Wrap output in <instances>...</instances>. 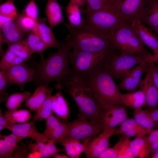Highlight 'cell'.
<instances>
[{
  "label": "cell",
  "mask_w": 158,
  "mask_h": 158,
  "mask_svg": "<svg viewBox=\"0 0 158 158\" xmlns=\"http://www.w3.org/2000/svg\"><path fill=\"white\" fill-rule=\"evenodd\" d=\"M59 42L57 51L50 53L45 60H41L37 65L33 82L38 86H48L50 82L56 81V89L61 90L72 74L69 57L71 46L66 40Z\"/></svg>",
  "instance_id": "cell-1"
},
{
  "label": "cell",
  "mask_w": 158,
  "mask_h": 158,
  "mask_svg": "<svg viewBox=\"0 0 158 158\" xmlns=\"http://www.w3.org/2000/svg\"><path fill=\"white\" fill-rule=\"evenodd\" d=\"M65 87L78 107V118L103 125L105 112L97 105L91 89L83 78L72 74Z\"/></svg>",
  "instance_id": "cell-2"
},
{
  "label": "cell",
  "mask_w": 158,
  "mask_h": 158,
  "mask_svg": "<svg viewBox=\"0 0 158 158\" xmlns=\"http://www.w3.org/2000/svg\"><path fill=\"white\" fill-rule=\"evenodd\" d=\"M114 78L104 66L83 78L91 89L97 105L104 112L113 106L121 105L122 93Z\"/></svg>",
  "instance_id": "cell-3"
},
{
  "label": "cell",
  "mask_w": 158,
  "mask_h": 158,
  "mask_svg": "<svg viewBox=\"0 0 158 158\" xmlns=\"http://www.w3.org/2000/svg\"><path fill=\"white\" fill-rule=\"evenodd\" d=\"M69 32L66 40L70 43L73 50L97 52L104 50L112 46L109 36L85 23L77 29L65 22Z\"/></svg>",
  "instance_id": "cell-4"
},
{
  "label": "cell",
  "mask_w": 158,
  "mask_h": 158,
  "mask_svg": "<svg viewBox=\"0 0 158 158\" xmlns=\"http://www.w3.org/2000/svg\"><path fill=\"white\" fill-rule=\"evenodd\" d=\"M118 52L112 45L104 50L89 52L73 50L69 53L72 74L84 78L104 66Z\"/></svg>",
  "instance_id": "cell-5"
},
{
  "label": "cell",
  "mask_w": 158,
  "mask_h": 158,
  "mask_svg": "<svg viewBox=\"0 0 158 158\" xmlns=\"http://www.w3.org/2000/svg\"><path fill=\"white\" fill-rule=\"evenodd\" d=\"M109 39L112 45L120 54L140 55L144 60L152 55L130 23L126 22L117 29Z\"/></svg>",
  "instance_id": "cell-6"
},
{
  "label": "cell",
  "mask_w": 158,
  "mask_h": 158,
  "mask_svg": "<svg viewBox=\"0 0 158 158\" xmlns=\"http://www.w3.org/2000/svg\"><path fill=\"white\" fill-rule=\"evenodd\" d=\"M85 23L110 36L118 28L128 22L114 0H108L100 9L84 16Z\"/></svg>",
  "instance_id": "cell-7"
},
{
  "label": "cell",
  "mask_w": 158,
  "mask_h": 158,
  "mask_svg": "<svg viewBox=\"0 0 158 158\" xmlns=\"http://www.w3.org/2000/svg\"><path fill=\"white\" fill-rule=\"evenodd\" d=\"M144 58L138 55L114 54L104 67L118 80H122L134 67L144 62Z\"/></svg>",
  "instance_id": "cell-8"
},
{
  "label": "cell",
  "mask_w": 158,
  "mask_h": 158,
  "mask_svg": "<svg viewBox=\"0 0 158 158\" xmlns=\"http://www.w3.org/2000/svg\"><path fill=\"white\" fill-rule=\"evenodd\" d=\"M65 140L71 138L82 140L99 134L103 129L102 124L79 118L71 122H66Z\"/></svg>",
  "instance_id": "cell-9"
},
{
  "label": "cell",
  "mask_w": 158,
  "mask_h": 158,
  "mask_svg": "<svg viewBox=\"0 0 158 158\" xmlns=\"http://www.w3.org/2000/svg\"><path fill=\"white\" fill-rule=\"evenodd\" d=\"M116 128H104L99 136L92 140L89 138L83 140L85 145L84 152L86 158H98L99 155L109 147V140L114 135Z\"/></svg>",
  "instance_id": "cell-10"
},
{
  "label": "cell",
  "mask_w": 158,
  "mask_h": 158,
  "mask_svg": "<svg viewBox=\"0 0 158 158\" xmlns=\"http://www.w3.org/2000/svg\"><path fill=\"white\" fill-rule=\"evenodd\" d=\"M3 70L9 83L18 85L22 90L26 84L33 81L36 73L35 68L29 67L24 62Z\"/></svg>",
  "instance_id": "cell-11"
},
{
  "label": "cell",
  "mask_w": 158,
  "mask_h": 158,
  "mask_svg": "<svg viewBox=\"0 0 158 158\" xmlns=\"http://www.w3.org/2000/svg\"><path fill=\"white\" fill-rule=\"evenodd\" d=\"M148 0H119L115 1L127 21L139 19Z\"/></svg>",
  "instance_id": "cell-12"
},
{
  "label": "cell",
  "mask_w": 158,
  "mask_h": 158,
  "mask_svg": "<svg viewBox=\"0 0 158 158\" xmlns=\"http://www.w3.org/2000/svg\"><path fill=\"white\" fill-rule=\"evenodd\" d=\"M45 120L46 127L44 133L49 139L62 145L66 132V122H62L53 112Z\"/></svg>",
  "instance_id": "cell-13"
},
{
  "label": "cell",
  "mask_w": 158,
  "mask_h": 158,
  "mask_svg": "<svg viewBox=\"0 0 158 158\" xmlns=\"http://www.w3.org/2000/svg\"><path fill=\"white\" fill-rule=\"evenodd\" d=\"M35 124L32 121L22 123H16L11 124L6 129L12 133L20 136L34 140L36 142H47L49 139L44 133L37 131Z\"/></svg>",
  "instance_id": "cell-14"
},
{
  "label": "cell",
  "mask_w": 158,
  "mask_h": 158,
  "mask_svg": "<svg viewBox=\"0 0 158 158\" xmlns=\"http://www.w3.org/2000/svg\"><path fill=\"white\" fill-rule=\"evenodd\" d=\"M147 70L146 62H144L133 68L126 76L121 80L118 87L122 90L128 92L136 91L142 80L143 74Z\"/></svg>",
  "instance_id": "cell-15"
},
{
  "label": "cell",
  "mask_w": 158,
  "mask_h": 158,
  "mask_svg": "<svg viewBox=\"0 0 158 158\" xmlns=\"http://www.w3.org/2000/svg\"><path fill=\"white\" fill-rule=\"evenodd\" d=\"M139 87L145 95V106L150 110L156 109L158 106V89L154 84L152 74L148 67L145 77Z\"/></svg>",
  "instance_id": "cell-16"
},
{
  "label": "cell",
  "mask_w": 158,
  "mask_h": 158,
  "mask_svg": "<svg viewBox=\"0 0 158 158\" xmlns=\"http://www.w3.org/2000/svg\"><path fill=\"white\" fill-rule=\"evenodd\" d=\"M131 23L143 44L152 50L153 54L158 53V37L152 30L139 19Z\"/></svg>",
  "instance_id": "cell-17"
},
{
  "label": "cell",
  "mask_w": 158,
  "mask_h": 158,
  "mask_svg": "<svg viewBox=\"0 0 158 158\" xmlns=\"http://www.w3.org/2000/svg\"><path fill=\"white\" fill-rule=\"evenodd\" d=\"M14 18L0 27V44L5 43L8 45L21 42L26 35L19 28Z\"/></svg>",
  "instance_id": "cell-18"
},
{
  "label": "cell",
  "mask_w": 158,
  "mask_h": 158,
  "mask_svg": "<svg viewBox=\"0 0 158 158\" xmlns=\"http://www.w3.org/2000/svg\"><path fill=\"white\" fill-rule=\"evenodd\" d=\"M122 105L113 106L105 111L103 120V128H116L128 118L126 108Z\"/></svg>",
  "instance_id": "cell-19"
},
{
  "label": "cell",
  "mask_w": 158,
  "mask_h": 158,
  "mask_svg": "<svg viewBox=\"0 0 158 158\" xmlns=\"http://www.w3.org/2000/svg\"><path fill=\"white\" fill-rule=\"evenodd\" d=\"M141 21L151 29L158 37V0H148Z\"/></svg>",
  "instance_id": "cell-20"
},
{
  "label": "cell",
  "mask_w": 158,
  "mask_h": 158,
  "mask_svg": "<svg viewBox=\"0 0 158 158\" xmlns=\"http://www.w3.org/2000/svg\"><path fill=\"white\" fill-rule=\"evenodd\" d=\"M56 143L54 140L49 139L46 143H33L30 142H28L26 145L30 153L33 154L37 152L40 158H48L63 151L64 150L56 147Z\"/></svg>",
  "instance_id": "cell-21"
},
{
  "label": "cell",
  "mask_w": 158,
  "mask_h": 158,
  "mask_svg": "<svg viewBox=\"0 0 158 158\" xmlns=\"http://www.w3.org/2000/svg\"><path fill=\"white\" fill-rule=\"evenodd\" d=\"M0 158H12L18 143L25 138L12 133L8 135L0 134Z\"/></svg>",
  "instance_id": "cell-22"
},
{
  "label": "cell",
  "mask_w": 158,
  "mask_h": 158,
  "mask_svg": "<svg viewBox=\"0 0 158 158\" xmlns=\"http://www.w3.org/2000/svg\"><path fill=\"white\" fill-rule=\"evenodd\" d=\"M46 19L38 18L37 26L38 34L47 47H54L58 49L60 43L58 42L52 32V30L46 24Z\"/></svg>",
  "instance_id": "cell-23"
},
{
  "label": "cell",
  "mask_w": 158,
  "mask_h": 158,
  "mask_svg": "<svg viewBox=\"0 0 158 158\" xmlns=\"http://www.w3.org/2000/svg\"><path fill=\"white\" fill-rule=\"evenodd\" d=\"M45 13L49 27L52 30L55 26L65 22L57 0H47Z\"/></svg>",
  "instance_id": "cell-24"
},
{
  "label": "cell",
  "mask_w": 158,
  "mask_h": 158,
  "mask_svg": "<svg viewBox=\"0 0 158 158\" xmlns=\"http://www.w3.org/2000/svg\"><path fill=\"white\" fill-rule=\"evenodd\" d=\"M37 26L27 35L23 41L28 47L32 54L36 52L38 53L40 56L41 60L43 61L44 60V51L48 48L40 38L37 32Z\"/></svg>",
  "instance_id": "cell-25"
},
{
  "label": "cell",
  "mask_w": 158,
  "mask_h": 158,
  "mask_svg": "<svg viewBox=\"0 0 158 158\" xmlns=\"http://www.w3.org/2000/svg\"><path fill=\"white\" fill-rule=\"evenodd\" d=\"M80 7L75 0H70L66 8V13L69 25L73 28H79L85 24L81 15Z\"/></svg>",
  "instance_id": "cell-26"
},
{
  "label": "cell",
  "mask_w": 158,
  "mask_h": 158,
  "mask_svg": "<svg viewBox=\"0 0 158 158\" xmlns=\"http://www.w3.org/2000/svg\"><path fill=\"white\" fill-rule=\"evenodd\" d=\"M131 151L135 158H148L150 156L148 137L146 135L135 138L131 141Z\"/></svg>",
  "instance_id": "cell-27"
},
{
  "label": "cell",
  "mask_w": 158,
  "mask_h": 158,
  "mask_svg": "<svg viewBox=\"0 0 158 158\" xmlns=\"http://www.w3.org/2000/svg\"><path fill=\"white\" fill-rule=\"evenodd\" d=\"M52 111L59 118L67 121L70 116L69 104L62 92L59 91L52 99Z\"/></svg>",
  "instance_id": "cell-28"
},
{
  "label": "cell",
  "mask_w": 158,
  "mask_h": 158,
  "mask_svg": "<svg viewBox=\"0 0 158 158\" xmlns=\"http://www.w3.org/2000/svg\"><path fill=\"white\" fill-rule=\"evenodd\" d=\"M121 105L130 107L133 109L141 108L145 106V96L144 92L139 89L137 91L122 94Z\"/></svg>",
  "instance_id": "cell-29"
},
{
  "label": "cell",
  "mask_w": 158,
  "mask_h": 158,
  "mask_svg": "<svg viewBox=\"0 0 158 158\" xmlns=\"http://www.w3.org/2000/svg\"><path fill=\"white\" fill-rule=\"evenodd\" d=\"M48 87L43 85L38 86L33 94L26 99L25 106L31 110L36 111L46 98Z\"/></svg>",
  "instance_id": "cell-30"
},
{
  "label": "cell",
  "mask_w": 158,
  "mask_h": 158,
  "mask_svg": "<svg viewBox=\"0 0 158 158\" xmlns=\"http://www.w3.org/2000/svg\"><path fill=\"white\" fill-rule=\"evenodd\" d=\"M53 89L51 87L49 88L46 98L43 104L33 116L32 121L35 123L37 121H41L43 119H46L52 113V93Z\"/></svg>",
  "instance_id": "cell-31"
},
{
  "label": "cell",
  "mask_w": 158,
  "mask_h": 158,
  "mask_svg": "<svg viewBox=\"0 0 158 158\" xmlns=\"http://www.w3.org/2000/svg\"><path fill=\"white\" fill-rule=\"evenodd\" d=\"M133 110V118L139 125L150 132L158 127L150 115L148 110H145L141 108Z\"/></svg>",
  "instance_id": "cell-32"
},
{
  "label": "cell",
  "mask_w": 158,
  "mask_h": 158,
  "mask_svg": "<svg viewBox=\"0 0 158 158\" xmlns=\"http://www.w3.org/2000/svg\"><path fill=\"white\" fill-rule=\"evenodd\" d=\"M131 141L129 137L122 135L114 146L118 153V158H134L130 148Z\"/></svg>",
  "instance_id": "cell-33"
},
{
  "label": "cell",
  "mask_w": 158,
  "mask_h": 158,
  "mask_svg": "<svg viewBox=\"0 0 158 158\" xmlns=\"http://www.w3.org/2000/svg\"><path fill=\"white\" fill-rule=\"evenodd\" d=\"M4 115L11 125L25 123L31 117L30 112L26 109L16 110L13 111H8L5 112Z\"/></svg>",
  "instance_id": "cell-34"
},
{
  "label": "cell",
  "mask_w": 158,
  "mask_h": 158,
  "mask_svg": "<svg viewBox=\"0 0 158 158\" xmlns=\"http://www.w3.org/2000/svg\"><path fill=\"white\" fill-rule=\"evenodd\" d=\"M14 19L20 29L26 35L30 32L37 26V21L22 12L18 14Z\"/></svg>",
  "instance_id": "cell-35"
},
{
  "label": "cell",
  "mask_w": 158,
  "mask_h": 158,
  "mask_svg": "<svg viewBox=\"0 0 158 158\" xmlns=\"http://www.w3.org/2000/svg\"><path fill=\"white\" fill-rule=\"evenodd\" d=\"M31 96V93L28 91L12 94L8 97L5 106L8 111L16 110L23 102Z\"/></svg>",
  "instance_id": "cell-36"
},
{
  "label": "cell",
  "mask_w": 158,
  "mask_h": 158,
  "mask_svg": "<svg viewBox=\"0 0 158 158\" xmlns=\"http://www.w3.org/2000/svg\"><path fill=\"white\" fill-rule=\"evenodd\" d=\"M25 61L12 51L7 49L0 62V68L4 70L21 64Z\"/></svg>",
  "instance_id": "cell-37"
},
{
  "label": "cell",
  "mask_w": 158,
  "mask_h": 158,
  "mask_svg": "<svg viewBox=\"0 0 158 158\" xmlns=\"http://www.w3.org/2000/svg\"><path fill=\"white\" fill-rule=\"evenodd\" d=\"M8 49L25 60L29 59L32 54L23 40L20 42L8 44Z\"/></svg>",
  "instance_id": "cell-38"
},
{
  "label": "cell",
  "mask_w": 158,
  "mask_h": 158,
  "mask_svg": "<svg viewBox=\"0 0 158 158\" xmlns=\"http://www.w3.org/2000/svg\"><path fill=\"white\" fill-rule=\"evenodd\" d=\"M120 125V127L116 129L114 135H123L127 132L130 130L135 129H146L139 125L134 118H128L121 123Z\"/></svg>",
  "instance_id": "cell-39"
},
{
  "label": "cell",
  "mask_w": 158,
  "mask_h": 158,
  "mask_svg": "<svg viewBox=\"0 0 158 158\" xmlns=\"http://www.w3.org/2000/svg\"><path fill=\"white\" fill-rule=\"evenodd\" d=\"M14 0H6L0 5V14L14 18L17 15Z\"/></svg>",
  "instance_id": "cell-40"
},
{
  "label": "cell",
  "mask_w": 158,
  "mask_h": 158,
  "mask_svg": "<svg viewBox=\"0 0 158 158\" xmlns=\"http://www.w3.org/2000/svg\"><path fill=\"white\" fill-rule=\"evenodd\" d=\"M108 0H86V8L84 13V16L91 14L101 9Z\"/></svg>",
  "instance_id": "cell-41"
},
{
  "label": "cell",
  "mask_w": 158,
  "mask_h": 158,
  "mask_svg": "<svg viewBox=\"0 0 158 158\" xmlns=\"http://www.w3.org/2000/svg\"><path fill=\"white\" fill-rule=\"evenodd\" d=\"M11 84L8 82L3 70L0 71V102L7 100L8 98V94L6 91Z\"/></svg>",
  "instance_id": "cell-42"
},
{
  "label": "cell",
  "mask_w": 158,
  "mask_h": 158,
  "mask_svg": "<svg viewBox=\"0 0 158 158\" xmlns=\"http://www.w3.org/2000/svg\"><path fill=\"white\" fill-rule=\"evenodd\" d=\"M22 12L28 17L37 21L38 8L35 0H30Z\"/></svg>",
  "instance_id": "cell-43"
},
{
  "label": "cell",
  "mask_w": 158,
  "mask_h": 158,
  "mask_svg": "<svg viewBox=\"0 0 158 158\" xmlns=\"http://www.w3.org/2000/svg\"><path fill=\"white\" fill-rule=\"evenodd\" d=\"M148 137L150 155H152L158 150V129L152 131Z\"/></svg>",
  "instance_id": "cell-44"
},
{
  "label": "cell",
  "mask_w": 158,
  "mask_h": 158,
  "mask_svg": "<svg viewBox=\"0 0 158 158\" xmlns=\"http://www.w3.org/2000/svg\"><path fill=\"white\" fill-rule=\"evenodd\" d=\"M62 145L67 154L70 158H78L72 139L68 138L65 140Z\"/></svg>",
  "instance_id": "cell-45"
},
{
  "label": "cell",
  "mask_w": 158,
  "mask_h": 158,
  "mask_svg": "<svg viewBox=\"0 0 158 158\" xmlns=\"http://www.w3.org/2000/svg\"><path fill=\"white\" fill-rule=\"evenodd\" d=\"M26 145L21 147L17 145L14 150L13 158H28L30 153Z\"/></svg>",
  "instance_id": "cell-46"
},
{
  "label": "cell",
  "mask_w": 158,
  "mask_h": 158,
  "mask_svg": "<svg viewBox=\"0 0 158 158\" xmlns=\"http://www.w3.org/2000/svg\"><path fill=\"white\" fill-rule=\"evenodd\" d=\"M146 62L148 68L152 74L154 84L158 89V66L153 62Z\"/></svg>",
  "instance_id": "cell-47"
},
{
  "label": "cell",
  "mask_w": 158,
  "mask_h": 158,
  "mask_svg": "<svg viewBox=\"0 0 158 158\" xmlns=\"http://www.w3.org/2000/svg\"><path fill=\"white\" fill-rule=\"evenodd\" d=\"M118 153L114 147H108L99 156V158H118Z\"/></svg>",
  "instance_id": "cell-48"
},
{
  "label": "cell",
  "mask_w": 158,
  "mask_h": 158,
  "mask_svg": "<svg viewBox=\"0 0 158 158\" xmlns=\"http://www.w3.org/2000/svg\"><path fill=\"white\" fill-rule=\"evenodd\" d=\"M73 144L78 158L81 155L85 150V145L81 143L78 139H73Z\"/></svg>",
  "instance_id": "cell-49"
},
{
  "label": "cell",
  "mask_w": 158,
  "mask_h": 158,
  "mask_svg": "<svg viewBox=\"0 0 158 158\" xmlns=\"http://www.w3.org/2000/svg\"><path fill=\"white\" fill-rule=\"evenodd\" d=\"M11 125L3 114L1 107H0V133L4 129H6L7 127Z\"/></svg>",
  "instance_id": "cell-50"
},
{
  "label": "cell",
  "mask_w": 158,
  "mask_h": 158,
  "mask_svg": "<svg viewBox=\"0 0 158 158\" xmlns=\"http://www.w3.org/2000/svg\"><path fill=\"white\" fill-rule=\"evenodd\" d=\"M148 110L150 115L158 126V109L156 108L151 110Z\"/></svg>",
  "instance_id": "cell-51"
},
{
  "label": "cell",
  "mask_w": 158,
  "mask_h": 158,
  "mask_svg": "<svg viewBox=\"0 0 158 158\" xmlns=\"http://www.w3.org/2000/svg\"><path fill=\"white\" fill-rule=\"evenodd\" d=\"M14 18L0 14V27L2 26L6 23L9 22Z\"/></svg>",
  "instance_id": "cell-52"
},
{
  "label": "cell",
  "mask_w": 158,
  "mask_h": 158,
  "mask_svg": "<svg viewBox=\"0 0 158 158\" xmlns=\"http://www.w3.org/2000/svg\"><path fill=\"white\" fill-rule=\"evenodd\" d=\"M145 62L151 61L155 63H158V53L151 55L145 59Z\"/></svg>",
  "instance_id": "cell-53"
},
{
  "label": "cell",
  "mask_w": 158,
  "mask_h": 158,
  "mask_svg": "<svg viewBox=\"0 0 158 158\" xmlns=\"http://www.w3.org/2000/svg\"><path fill=\"white\" fill-rule=\"evenodd\" d=\"M78 4L80 8L82 13H84L85 11L84 6L86 3V0H75Z\"/></svg>",
  "instance_id": "cell-54"
},
{
  "label": "cell",
  "mask_w": 158,
  "mask_h": 158,
  "mask_svg": "<svg viewBox=\"0 0 158 158\" xmlns=\"http://www.w3.org/2000/svg\"><path fill=\"white\" fill-rule=\"evenodd\" d=\"M54 158H69V157L64 154H57L54 155L53 157Z\"/></svg>",
  "instance_id": "cell-55"
},
{
  "label": "cell",
  "mask_w": 158,
  "mask_h": 158,
  "mask_svg": "<svg viewBox=\"0 0 158 158\" xmlns=\"http://www.w3.org/2000/svg\"><path fill=\"white\" fill-rule=\"evenodd\" d=\"M152 158H158V150L157 151L152 155Z\"/></svg>",
  "instance_id": "cell-56"
},
{
  "label": "cell",
  "mask_w": 158,
  "mask_h": 158,
  "mask_svg": "<svg viewBox=\"0 0 158 158\" xmlns=\"http://www.w3.org/2000/svg\"><path fill=\"white\" fill-rule=\"evenodd\" d=\"M115 1H119V0H114Z\"/></svg>",
  "instance_id": "cell-57"
},
{
  "label": "cell",
  "mask_w": 158,
  "mask_h": 158,
  "mask_svg": "<svg viewBox=\"0 0 158 158\" xmlns=\"http://www.w3.org/2000/svg\"><path fill=\"white\" fill-rule=\"evenodd\" d=\"M156 64L158 66V63H157Z\"/></svg>",
  "instance_id": "cell-58"
}]
</instances>
